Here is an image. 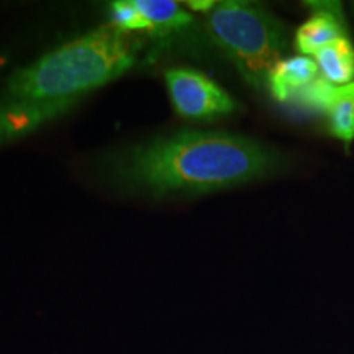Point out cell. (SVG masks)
I'll use <instances>...</instances> for the list:
<instances>
[{"instance_id":"9","label":"cell","mask_w":354,"mask_h":354,"mask_svg":"<svg viewBox=\"0 0 354 354\" xmlns=\"http://www.w3.org/2000/svg\"><path fill=\"white\" fill-rule=\"evenodd\" d=\"M317 61L320 76L333 86H346L354 82V44L342 38L326 44L312 56Z\"/></svg>"},{"instance_id":"10","label":"cell","mask_w":354,"mask_h":354,"mask_svg":"<svg viewBox=\"0 0 354 354\" xmlns=\"http://www.w3.org/2000/svg\"><path fill=\"white\" fill-rule=\"evenodd\" d=\"M110 25L117 26L122 32H151L148 20L138 10L133 0H117L109 7Z\"/></svg>"},{"instance_id":"2","label":"cell","mask_w":354,"mask_h":354,"mask_svg":"<svg viewBox=\"0 0 354 354\" xmlns=\"http://www.w3.org/2000/svg\"><path fill=\"white\" fill-rule=\"evenodd\" d=\"M141 41L113 25L69 39L20 66L0 86V149L77 109L136 63Z\"/></svg>"},{"instance_id":"4","label":"cell","mask_w":354,"mask_h":354,"mask_svg":"<svg viewBox=\"0 0 354 354\" xmlns=\"http://www.w3.org/2000/svg\"><path fill=\"white\" fill-rule=\"evenodd\" d=\"M165 81L172 107L185 120H216L240 109L238 102L223 87L196 69H167Z\"/></svg>"},{"instance_id":"7","label":"cell","mask_w":354,"mask_h":354,"mask_svg":"<svg viewBox=\"0 0 354 354\" xmlns=\"http://www.w3.org/2000/svg\"><path fill=\"white\" fill-rule=\"evenodd\" d=\"M320 77L317 61L310 56L282 57L268 77V91L277 102H292Z\"/></svg>"},{"instance_id":"6","label":"cell","mask_w":354,"mask_h":354,"mask_svg":"<svg viewBox=\"0 0 354 354\" xmlns=\"http://www.w3.org/2000/svg\"><path fill=\"white\" fill-rule=\"evenodd\" d=\"M310 6L312 15L295 32V48L302 56L312 57L326 44L348 38V32L338 3L313 2Z\"/></svg>"},{"instance_id":"1","label":"cell","mask_w":354,"mask_h":354,"mask_svg":"<svg viewBox=\"0 0 354 354\" xmlns=\"http://www.w3.org/2000/svg\"><path fill=\"white\" fill-rule=\"evenodd\" d=\"M282 162L276 149L258 140L189 128L115 148L95 166L115 192L165 201L207 196L264 179L276 174Z\"/></svg>"},{"instance_id":"3","label":"cell","mask_w":354,"mask_h":354,"mask_svg":"<svg viewBox=\"0 0 354 354\" xmlns=\"http://www.w3.org/2000/svg\"><path fill=\"white\" fill-rule=\"evenodd\" d=\"M207 33L254 91L268 88V77L287 50L286 25L258 3L225 0L207 13Z\"/></svg>"},{"instance_id":"8","label":"cell","mask_w":354,"mask_h":354,"mask_svg":"<svg viewBox=\"0 0 354 354\" xmlns=\"http://www.w3.org/2000/svg\"><path fill=\"white\" fill-rule=\"evenodd\" d=\"M133 2L151 26V32L148 33L149 37L161 41H165L169 35L180 32L194 24V17L174 0H133Z\"/></svg>"},{"instance_id":"5","label":"cell","mask_w":354,"mask_h":354,"mask_svg":"<svg viewBox=\"0 0 354 354\" xmlns=\"http://www.w3.org/2000/svg\"><path fill=\"white\" fill-rule=\"evenodd\" d=\"M292 102L322 113L330 135L349 149L354 141V82L333 86L320 76Z\"/></svg>"},{"instance_id":"11","label":"cell","mask_w":354,"mask_h":354,"mask_svg":"<svg viewBox=\"0 0 354 354\" xmlns=\"http://www.w3.org/2000/svg\"><path fill=\"white\" fill-rule=\"evenodd\" d=\"M185 6L192 12L210 13L215 8L216 2H212V0H190V2H185Z\"/></svg>"}]
</instances>
